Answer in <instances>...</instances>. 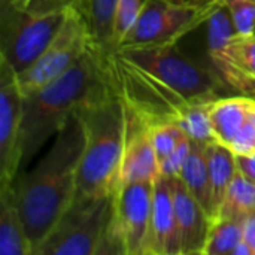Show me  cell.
Here are the masks:
<instances>
[{
    "instance_id": "obj_1",
    "label": "cell",
    "mask_w": 255,
    "mask_h": 255,
    "mask_svg": "<svg viewBox=\"0 0 255 255\" xmlns=\"http://www.w3.org/2000/svg\"><path fill=\"white\" fill-rule=\"evenodd\" d=\"M118 90L114 54L108 55L94 43L66 73L43 87L24 94L21 123V169L60 128L93 100Z\"/></svg>"
},
{
    "instance_id": "obj_2",
    "label": "cell",
    "mask_w": 255,
    "mask_h": 255,
    "mask_svg": "<svg viewBox=\"0 0 255 255\" xmlns=\"http://www.w3.org/2000/svg\"><path fill=\"white\" fill-rule=\"evenodd\" d=\"M82 149L84 131L75 114L52 137L51 146L36 166L13 181L12 197L33 253L75 197Z\"/></svg>"
},
{
    "instance_id": "obj_3",
    "label": "cell",
    "mask_w": 255,
    "mask_h": 255,
    "mask_svg": "<svg viewBox=\"0 0 255 255\" xmlns=\"http://www.w3.org/2000/svg\"><path fill=\"white\" fill-rule=\"evenodd\" d=\"M84 131V149L76 173L75 196H114L121 184L124 151V102L118 90L81 106L76 112Z\"/></svg>"
},
{
    "instance_id": "obj_4",
    "label": "cell",
    "mask_w": 255,
    "mask_h": 255,
    "mask_svg": "<svg viewBox=\"0 0 255 255\" xmlns=\"http://www.w3.org/2000/svg\"><path fill=\"white\" fill-rule=\"evenodd\" d=\"M115 54L145 70L190 103L215 102L230 94L209 66H202L187 55L178 43L124 46Z\"/></svg>"
},
{
    "instance_id": "obj_5",
    "label": "cell",
    "mask_w": 255,
    "mask_h": 255,
    "mask_svg": "<svg viewBox=\"0 0 255 255\" xmlns=\"http://www.w3.org/2000/svg\"><path fill=\"white\" fill-rule=\"evenodd\" d=\"M114 196H75L33 255H96Z\"/></svg>"
},
{
    "instance_id": "obj_6",
    "label": "cell",
    "mask_w": 255,
    "mask_h": 255,
    "mask_svg": "<svg viewBox=\"0 0 255 255\" xmlns=\"http://www.w3.org/2000/svg\"><path fill=\"white\" fill-rule=\"evenodd\" d=\"M69 10L39 15L16 7L10 0H1L0 60L16 75L27 70L52 42Z\"/></svg>"
},
{
    "instance_id": "obj_7",
    "label": "cell",
    "mask_w": 255,
    "mask_h": 255,
    "mask_svg": "<svg viewBox=\"0 0 255 255\" xmlns=\"http://www.w3.org/2000/svg\"><path fill=\"white\" fill-rule=\"evenodd\" d=\"M217 6L197 7L172 0H145L118 49L124 46L178 43L181 37L206 22Z\"/></svg>"
},
{
    "instance_id": "obj_8",
    "label": "cell",
    "mask_w": 255,
    "mask_h": 255,
    "mask_svg": "<svg viewBox=\"0 0 255 255\" xmlns=\"http://www.w3.org/2000/svg\"><path fill=\"white\" fill-rule=\"evenodd\" d=\"M91 45L93 36L85 15L76 7L70 9L43 54L27 70L16 75L22 94L31 93L66 73L84 57Z\"/></svg>"
},
{
    "instance_id": "obj_9",
    "label": "cell",
    "mask_w": 255,
    "mask_h": 255,
    "mask_svg": "<svg viewBox=\"0 0 255 255\" xmlns=\"http://www.w3.org/2000/svg\"><path fill=\"white\" fill-rule=\"evenodd\" d=\"M22 97L16 73L0 60V191L12 188L21 172Z\"/></svg>"
},
{
    "instance_id": "obj_10",
    "label": "cell",
    "mask_w": 255,
    "mask_h": 255,
    "mask_svg": "<svg viewBox=\"0 0 255 255\" xmlns=\"http://www.w3.org/2000/svg\"><path fill=\"white\" fill-rule=\"evenodd\" d=\"M206 24L209 67L230 94L255 97V79L239 67L235 58L233 40L236 30L226 6L218 4Z\"/></svg>"
},
{
    "instance_id": "obj_11",
    "label": "cell",
    "mask_w": 255,
    "mask_h": 255,
    "mask_svg": "<svg viewBox=\"0 0 255 255\" xmlns=\"http://www.w3.org/2000/svg\"><path fill=\"white\" fill-rule=\"evenodd\" d=\"M154 181L121 182L114 194V214L127 255H146Z\"/></svg>"
},
{
    "instance_id": "obj_12",
    "label": "cell",
    "mask_w": 255,
    "mask_h": 255,
    "mask_svg": "<svg viewBox=\"0 0 255 255\" xmlns=\"http://www.w3.org/2000/svg\"><path fill=\"white\" fill-rule=\"evenodd\" d=\"M158 175L160 163L152 145L149 124L134 108L124 102V151L121 182L155 181Z\"/></svg>"
},
{
    "instance_id": "obj_13",
    "label": "cell",
    "mask_w": 255,
    "mask_h": 255,
    "mask_svg": "<svg viewBox=\"0 0 255 255\" xmlns=\"http://www.w3.org/2000/svg\"><path fill=\"white\" fill-rule=\"evenodd\" d=\"M146 255H181L173 178L164 176L161 173L154 181Z\"/></svg>"
},
{
    "instance_id": "obj_14",
    "label": "cell",
    "mask_w": 255,
    "mask_h": 255,
    "mask_svg": "<svg viewBox=\"0 0 255 255\" xmlns=\"http://www.w3.org/2000/svg\"><path fill=\"white\" fill-rule=\"evenodd\" d=\"M173 196L181 255L203 254L214 220L191 196L178 176L173 178Z\"/></svg>"
},
{
    "instance_id": "obj_15",
    "label": "cell",
    "mask_w": 255,
    "mask_h": 255,
    "mask_svg": "<svg viewBox=\"0 0 255 255\" xmlns=\"http://www.w3.org/2000/svg\"><path fill=\"white\" fill-rule=\"evenodd\" d=\"M255 97L242 94H229L220 97L211 105V121L215 139L229 148L242 130L251 112Z\"/></svg>"
},
{
    "instance_id": "obj_16",
    "label": "cell",
    "mask_w": 255,
    "mask_h": 255,
    "mask_svg": "<svg viewBox=\"0 0 255 255\" xmlns=\"http://www.w3.org/2000/svg\"><path fill=\"white\" fill-rule=\"evenodd\" d=\"M0 255H33V245L13 202L12 188L0 191Z\"/></svg>"
},
{
    "instance_id": "obj_17",
    "label": "cell",
    "mask_w": 255,
    "mask_h": 255,
    "mask_svg": "<svg viewBox=\"0 0 255 255\" xmlns=\"http://www.w3.org/2000/svg\"><path fill=\"white\" fill-rule=\"evenodd\" d=\"M181 181L191 193V196L200 203V206L206 211V214L215 220L217 212L214 206L212 197V185L208 167V157H206V145L197 143L193 140L191 152L179 173Z\"/></svg>"
},
{
    "instance_id": "obj_18",
    "label": "cell",
    "mask_w": 255,
    "mask_h": 255,
    "mask_svg": "<svg viewBox=\"0 0 255 255\" xmlns=\"http://www.w3.org/2000/svg\"><path fill=\"white\" fill-rule=\"evenodd\" d=\"M118 0H84L81 12L85 15L93 43L108 55L117 52L114 40V24Z\"/></svg>"
},
{
    "instance_id": "obj_19",
    "label": "cell",
    "mask_w": 255,
    "mask_h": 255,
    "mask_svg": "<svg viewBox=\"0 0 255 255\" xmlns=\"http://www.w3.org/2000/svg\"><path fill=\"white\" fill-rule=\"evenodd\" d=\"M206 157H208V167H209V176L212 185L214 206L218 215V209L224 200V196L238 172L236 154L227 145L215 140L206 145Z\"/></svg>"
},
{
    "instance_id": "obj_20",
    "label": "cell",
    "mask_w": 255,
    "mask_h": 255,
    "mask_svg": "<svg viewBox=\"0 0 255 255\" xmlns=\"http://www.w3.org/2000/svg\"><path fill=\"white\" fill-rule=\"evenodd\" d=\"M253 209H255V184L238 170L218 209L217 218L245 220Z\"/></svg>"
},
{
    "instance_id": "obj_21",
    "label": "cell",
    "mask_w": 255,
    "mask_h": 255,
    "mask_svg": "<svg viewBox=\"0 0 255 255\" xmlns=\"http://www.w3.org/2000/svg\"><path fill=\"white\" fill-rule=\"evenodd\" d=\"M245 220L215 218L212 221L205 255H233L235 248L244 241Z\"/></svg>"
},
{
    "instance_id": "obj_22",
    "label": "cell",
    "mask_w": 255,
    "mask_h": 255,
    "mask_svg": "<svg viewBox=\"0 0 255 255\" xmlns=\"http://www.w3.org/2000/svg\"><path fill=\"white\" fill-rule=\"evenodd\" d=\"M211 105L212 102L190 103L178 121L187 136L202 145H208L217 140L211 121Z\"/></svg>"
},
{
    "instance_id": "obj_23",
    "label": "cell",
    "mask_w": 255,
    "mask_h": 255,
    "mask_svg": "<svg viewBox=\"0 0 255 255\" xmlns=\"http://www.w3.org/2000/svg\"><path fill=\"white\" fill-rule=\"evenodd\" d=\"M149 128H151V139L158 163H161L179 145V142L184 137H187V133L175 121H163V123L151 124Z\"/></svg>"
},
{
    "instance_id": "obj_24",
    "label": "cell",
    "mask_w": 255,
    "mask_h": 255,
    "mask_svg": "<svg viewBox=\"0 0 255 255\" xmlns=\"http://www.w3.org/2000/svg\"><path fill=\"white\" fill-rule=\"evenodd\" d=\"M235 30L241 36L255 34V0H224Z\"/></svg>"
},
{
    "instance_id": "obj_25",
    "label": "cell",
    "mask_w": 255,
    "mask_h": 255,
    "mask_svg": "<svg viewBox=\"0 0 255 255\" xmlns=\"http://www.w3.org/2000/svg\"><path fill=\"white\" fill-rule=\"evenodd\" d=\"M145 0H118L117 13H115V24H114V40L115 48L118 51L120 42L130 30L133 22L136 21L139 10Z\"/></svg>"
},
{
    "instance_id": "obj_26",
    "label": "cell",
    "mask_w": 255,
    "mask_h": 255,
    "mask_svg": "<svg viewBox=\"0 0 255 255\" xmlns=\"http://www.w3.org/2000/svg\"><path fill=\"white\" fill-rule=\"evenodd\" d=\"M16 7L24 9L31 13H54V12H66L69 9H82L84 0H10Z\"/></svg>"
},
{
    "instance_id": "obj_27",
    "label": "cell",
    "mask_w": 255,
    "mask_h": 255,
    "mask_svg": "<svg viewBox=\"0 0 255 255\" xmlns=\"http://www.w3.org/2000/svg\"><path fill=\"white\" fill-rule=\"evenodd\" d=\"M235 58L239 67L255 79V34L241 36L236 33L233 40Z\"/></svg>"
},
{
    "instance_id": "obj_28",
    "label": "cell",
    "mask_w": 255,
    "mask_h": 255,
    "mask_svg": "<svg viewBox=\"0 0 255 255\" xmlns=\"http://www.w3.org/2000/svg\"><path fill=\"white\" fill-rule=\"evenodd\" d=\"M191 145H193V140L188 136L184 137L179 142V145L160 163V173L164 176H169V178L179 176V173L191 152Z\"/></svg>"
},
{
    "instance_id": "obj_29",
    "label": "cell",
    "mask_w": 255,
    "mask_h": 255,
    "mask_svg": "<svg viewBox=\"0 0 255 255\" xmlns=\"http://www.w3.org/2000/svg\"><path fill=\"white\" fill-rule=\"evenodd\" d=\"M230 149L235 154H250L255 152V102L251 108V112L244 124L242 130L233 140Z\"/></svg>"
},
{
    "instance_id": "obj_30",
    "label": "cell",
    "mask_w": 255,
    "mask_h": 255,
    "mask_svg": "<svg viewBox=\"0 0 255 255\" xmlns=\"http://www.w3.org/2000/svg\"><path fill=\"white\" fill-rule=\"evenodd\" d=\"M236 166L248 181L255 184V152L236 154Z\"/></svg>"
},
{
    "instance_id": "obj_31",
    "label": "cell",
    "mask_w": 255,
    "mask_h": 255,
    "mask_svg": "<svg viewBox=\"0 0 255 255\" xmlns=\"http://www.w3.org/2000/svg\"><path fill=\"white\" fill-rule=\"evenodd\" d=\"M244 241L251 248L253 255H255V209H253L247 215V218H245V224H244Z\"/></svg>"
},
{
    "instance_id": "obj_32",
    "label": "cell",
    "mask_w": 255,
    "mask_h": 255,
    "mask_svg": "<svg viewBox=\"0 0 255 255\" xmlns=\"http://www.w3.org/2000/svg\"><path fill=\"white\" fill-rule=\"evenodd\" d=\"M179 4H188V6H197V7H209L214 4H218L215 0H172Z\"/></svg>"
},
{
    "instance_id": "obj_33",
    "label": "cell",
    "mask_w": 255,
    "mask_h": 255,
    "mask_svg": "<svg viewBox=\"0 0 255 255\" xmlns=\"http://www.w3.org/2000/svg\"><path fill=\"white\" fill-rule=\"evenodd\" d=\"M233 255H253V251H251V248L247 245V242H245V241H242V242L235 248Z\"/></svg>"
},
{
    "instance_id": "obj_34",
    "label": "cell",
    "mask_w": 255,
    "mask_h": 255,
    "mask_svg": "<svg viewBox=\"0 0 255 255\" xmlns=\"http://www.w3.org/2000/svg\"><path fill=\"white\" fill-rule=\"evenodd\" d=\"M215 1H217L218 4H223V3H224V0H215Z\"/></svg>"
}]
</instances>
